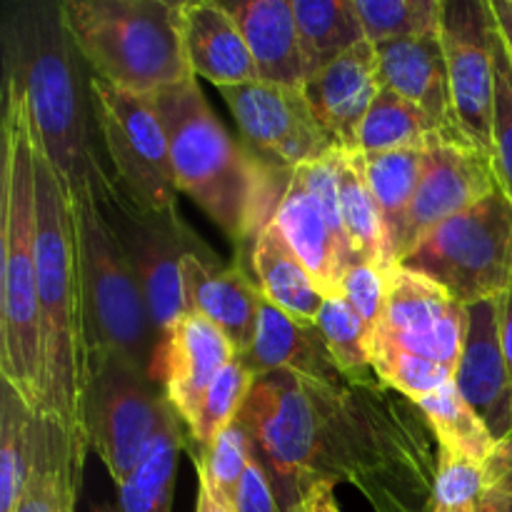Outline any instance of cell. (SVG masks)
Listing matches in <instances>:
<instances>
[{"label":"cell","mask_w":512,"mask_h":512,"mask_svg":"<svg viewBox=\"0 0 512 512\" xmlns=\"http://www.w3.org/2000/svg\"><path fill=\"white\" fill-rule=\"evenodd\" d=\"M233 512H283L268 475H265V470L255 460H250L248 473H245L243 483H240Z\"/></svg>","instance_id":"b9f144b4"},{"label":"cell","mask_w":512,"mask_h":512,"mask_svg":"<svg viewBox=\"0 0 512 512\" xmlns=\"http://www.w3.org/2000/svg\"><path fill=\"white\" fill-rule=\"evenodd\" d=\"M100 143L113 173L138 203L155 213H178L170 140L155 95L130 93L90 78Z\"/></svg>","instance_id":"8fae6325"},{"label":"cell","mask_w":512,"mask_h":512,"mask_svg":"<svg viewBox=\"0 0 512 512\" xmlns=\"http://www.w3.org/2000/svg\"><path fill=\"white\" fill-rule=\"evenodd\" d=\"M178 25L185 58L195 78L210 80L215 88L258 80L243 30L223 3L183 0L178 3Z\"/></svg>","instance_id":"7402d4cb"},{"label":"cell","mask_w":512,"mask_h":512,"mask_svg":"<svg viewBox=\"0 0 512 512\" xmlns=\"http://www.w3.org/2000/svg\"><path fill=\"white\" fill-rule=\"evenodd\" d=\"M238 358L233 343L203 315L183 313L160 348V383L188 425L215 378Z\"/></svg>","instance_id":"ffe728a7"},{"label":"cell","mask_w":512,"mask_h":512,"mask_svg":"<svg viewBox=\"0 0 512 512\" xmlns=\"http://www.w3.org/2000/svg\"><path fill=\"white\" fill-rule=\"evenodd\" d=\"M428 163L430 148H405L363 155L365 178H368L370 190H373L375 200H378L380 210H383L395 265H398L405 220H408L410 205H413V198L418 193V185L423 180Z\"/></svg>","instance_id":"f1b7e54d"},{"label":"cell","mask_w":512,"mask_h":512,"mask_svg":"<svg viewBox=\"0 0 512 512\" xmlns=\"http://www.w3.org/2000/svg\"><path fill=\"white\" fill-rule=\"evenodd\" d=\"M3 83L23 95L33 133L68 188L100 158L98 120L88 63L75 48L60 13V0H18L5 5Z\"/></svg>","instance_id":"7a4b0ae2"},{"label":"cell","mask_w":512,"mask_h":512,"mask_svg":"<svg viewBox=\"0 0 512 512\" xmlns=\"http://www.w3.org/2000/svg\"><path fill=\"white\" fill-rule=\"evenodd\" d=\"M35 135V133H33ZM35 265H38L43 398L38 415L70 433L80 423V300L70 188L35 138Z\"/></svg>","instance_id":"5b68a950"},{"label":"cell","mask_w":512,"mask_h":512,"mask_svg":"<svg viewBox=\"0 0 512 512\" xmlns=\"http://www.w3.org/2000/svg\"><path fill=\"white\" fill-rule=\"evenodd\" d=\"M195 512H230V510L223 508L220 503H215V500L198 485V503H195Z\"/></svg>","instance_id":"c3c4849f"},{"label":"cell","mask_w":512,"mask_h":512,"mask_svg":"<svg viewBox=\"0 0 512 512\" xmlns=\"http://www.w3.org/2000/svg\"><path fill=\"white\" fill-rule=\"evenodd\" d=\"M370 363H373L375 378L380 383L405 395L413 403L453 383V373L448 368L408 353L378 333L373 335V345H370Z\"/></svg>","instance_id":"74e56055"},{"label":"cell","mask_w":512,"mask_h":512,"mask_svg":"<svg viewBox=\"0 0 512 512\" xmlns=\"http://www.w3.org/2000/svg\"><path fill=\"white\" fill-rule=\"evenodd\" d=\"M223 5L243 30L258 80L303 90L313 68L305 55L293 0H235Z\"/></svg>","instance_id":"603a6c76"},{"label":"cell","mask_w":512,"mask_h":512,"mask_svg":"<svg viewBox=\"0 0 512 512\" xmlns=\"http://www.w3.org/2000/svg\"><path fill=\"white\" fill-rule=\"evenodd\" d=\"M338 293L375 333L383 323L385 300H388V270L375 263L355 260L340 275Z\"/></svg>","instance_id":"60d3db41"},{"label":"cell","mask_w":512,"mask_h":512,"mask_svg":"<svg viewBox=\"0 0 512 512\" xmlns=\"http://www.w3.org/2000/svg\"><path fill=\"white\" fill-rule=\"evenodd\" d=\"M365 38L373 45L423 38L443 30L445 0H355Z\"/></svg>","instance_id":"d590c367"},{"label":"cell","mask_w":512,"mask_h":512,"mask_svg":"<svg viewBox=\"0 0 512 512\" xmlns=\"http://www.w3.org/2000/svg\"><path fill=\"white\" fill-rule=\"evenodd\" d=\"M500 330H503V348L508 358L510 380H512V288L500 298Z\"/></svg>","instance_id":"bcb514c9"},{"label":"cell","mask_w":512,"mask_h":512,"mask_svg":"<svg viewBox=\"0 0 512 512\" xmlns=\"http://www.w3.org/2000/svg\"><path fill=\"white\" fill-rule=\"evenodd\" d=\"M63 23L90 73L140 95L193 80L178 25L165 0H60Z\"/></svg>","instance_id":"52a82bcc"},{"label":"cell","mask_w":512,"mask_h":512,"mask_svg":"<svg viewBox=\"0 0 512 512\" xmlns=\"http://www.w3.org/2000/svg\"><path fill=\"white\" fill-rule=\"evenodd\" d=\"M253 385L255 378L238 358L210 383L198 410H195L193 420L185 425L188 428V440H185L188 453L208 450L215 443V438L238 420L240 408L248 400Z\"/></svg>","instance_id":"e575fe53"},{"label":"cell","mask_w":512,"mask_h":512,"mask_svg":"<svg viewBox=\"0 0 512 512\" xmlns=\"http://www.w3.org/2000/svg\"><path fill=\"white\" fill-rule=\"evenodd\" d=\"M465 313L468 330L453 383L503 443L512 438V380L500 330V298L465 305Z\"/></svg>","instance_id":"e0dca14e"},{"label":"cell","mask_w":512,"mask_h":512,"mask_svg":"<svg viewBox=\"0 0 512 512\" xmlns=\"http://www.w3.org/2000/svg\"><path fill=\"white\" fill-rule=\"evenodd\" d=\"M488 3L495 23H498L500 35H503L505 45H508L512 55V0H488Z\"/></svg>","instance_id":"f6af8a7d"},{"label":"cell","mask_w":512,"mask_h":512,"mask_svg":"<svg viewBox=\"0 0 512 512\" xmlns=\"http://www.w3.org/2000/svg\"><path fill=\"white\" fill-rule=\"evenodd\" d=\"M445 138L425 110L405 100L390 88H380L365 115L358 133V150L363 155L388 153V150L430 148Z\"/></svg>","instance_id":"f546056e"},{"label":"cell","mask_w":512,"mask_h":512,"mask_svg":"<svg viewBox=\"0 0 512 512\" xmlns=\"http://www.w3.org/2000/svg\"><path fill=\"white\" fill-rule=\"evenodd\" d=\"M498 185V175L488 153L463 140H435L430 145V163L405 220L398 263L425 235L463 210L473 208Z\"/></svg>","instance_id":"2e32d148"},{"label":"cell","mask_w":512,"mask_h":512,"mask_svg":"<svg viewBox=\"0 0 512 512\" xmlns=\"http://www.w3.org/2000/svg\"><path fill=\"white\" fill-rule=\"evenodd\" d=\"M378 45L363 40L333 63L315 70L303 85V95L315 120L338 150H358V133L380 93Z\"/></svg>","instance_id":"ac0fdd59"},{"label":"cell","mask_w":512,"mask_h":512,"mask_svg":"<svg viewBox=\"0 0 512 512\" xmlns=\"http://www.w3.org/2000/svg\"><path fill=\"white\" fill-rule=\"evenodd\" d=\"M250 258L265 300L298 323L315 325L323 310L325 293L273 220H268L255 235Z\"/></svg>","instance_id":"484cf974"},{"label":"cell","mask_w":512,"mask_h":512,"mask_svg":"<svg viewBox=\"0 0 512 512\" xmlns=\"http://www.w3.org/2000/svg\"><path fill=\"white\" fill-rule=\"evenodd\" d=\"M235 423L283 512L315 485H353L375 512H433L435 435L418 405L380 380L335 383L275 370Z\"/></svg>","instance_id":"6da1fadb"},{"label":"cell","mask_w":512,"mask_h":512,"mask_svg":"<svg viewBox=\"0 0 512 512\" xmlns=\"http://www.w3.org/2000/svg\"><path fill=\"white\" fill-rule=\"evenodd\" d=\"M468 330L465 305L450 298L428 275L395 265L388 270V300L383 323L375 330L398 348L428 358L453 373L460 363Z\"/></svg>","instance_id":"9a60e30c"},{"label":"cell","mask_w":512,"mask_h":512,"mask_svg":"<svg viewBox=\"0 0 512 512\" xmlns=\"http://www.w3.org/2000/svg\"><path fill=\"white\" fill-rule=\"evenodd\" d=\"M88 175L100 213L123 248L130 268L138 275L153 328L163 348L173 325L185 313L180 263L190 253L203 258H218V255L193 233L180 213H155L138 203L100 158L90 165Z\"/></svg>","instance_id":"ba28073f"},{"label":"cell","mask_w":512,"mask_h":512,"mask_svg":"<svg viewBox=\"0 0 512 512\" xmlns=\"http://www.w3.org/2000/svg\"><path fill=\"white\" fill-rule=\"evenodd\" d=\"M480 512H512V495L500 493H485V498L478 505Z\"/></svg>","instance_id":"7dc6e473"},{"label":"cell","mask_w":512,"mask_h":512,"mask_svg":"<svg viewBox=\"0 0 512 512\" xmlns=\"http://www.w3.org/2000/svg\"><path fill=\"white\" fill-rule=\"evenodd\" d=\"M338 193L345 235H348L355 260L375 263L385 270L395 268L383 210L365 178L363 153H353V150L338 153Z\"/></svg>","instance_id":"4316f807"},{"label":"cell","mask_w":512,"mask_h":512,"mask_svg":"<svg viewBox=\"0 0 512 512\" xmlns=\"http://www.w3.org/2000/svg\"><path fill=\"white\" fill-rule=\"evenodd\" d=\"M93 512H120L118 505H95Z\"/></svg>","instance_id":"f907efd6"},{"label":"cell","mask_w":512,"mask_h":512,"mask_svg":"<svg viewBox=\"0 0 512 512\" xmlns=\"http://www.w3.org/2000/svg\"><path fill=\"white\" fill-rule=\"evenodd\" d=\"M185 313L203 315L223 330L235 353H245L253 343L258 315L263 308V290L240 265H220L218 258L185 255L180 263Z\"/></svg>","instance_id":"d6986e66"},{"label":"cell","mask_w":512,"mask_h":512,"mask_svg":"<svg viewBox=\"0 0 512 512\" xmlns=\"http://www.w3.org/2000/svg\"><path fill=\"white\" fill-rule=\"evenodd\" d=\"M398 265L428 275L460 305L503 298L512 288V200L498 185L425 235Z\"/></svg>","instance_id":"9c48e42d"},{"label":"cell","mask_w":512,"mask_h":512,"mask_svg":"<svg viewBox=\"0 0 512 512\" xmlns=\"http://www.w3.org/2000/svg\"><path fill=\"white\" fill-rule=\"evenodd\" d=\"M433 512H480L478 505H470V508H435Z\"/></svg>","instance_id":"681fc988"},{"label":"cell","mask_w":512,"mask_h":512,"mask_svg":"<svg viewBox=\"0 0 512 512\" xmlns=\"http://www.w3.org/2000/svg\"><path fill=\"white\" fill-rule=\"evenodd\" d=\"M485 480L490 493L512 495V438L495 445L493 455L485 460Z\"/></svg>","instance_id":"7bdbcfd3"},{"label":"cell","mask_w":512,"mask_h":512,"mask_svg":"<svg viewBox=\"0 0 512 512\" xmlns=\"http://www.w3.org/2000/svg\"><path fill=\"white\" fill-rule=\"evenodd\" d=\"M488 493L485 463L465 455L438 448V473H435L433 510L435 508H470L480 505Z\"/></svg>","instance_id":"ab89813d"},{"label":"cell","mask_w":512,"mask_h":512,"mask_svg":"<svg viewBox=\"0 0 512 512\" xmlns=\"http://www.w3.org/2000/svg\"><path fill=\"white\" fill-rule=\"evenodd\" d=\"M238 123L243 145L275 175H290L303 163L338 150L315 120L303 90L263 80L218 88Z\"/></svg>","instance_id":"4fadbf2b"},{"label":"cell","mask_w":512,"mask_h":512,"mask_svg":"<svg viewBox=\"0 0 512 512\" xmlns=\"http://www.w3.org/2000/svg\"><path fill=\"white\" fill-rule=\"evenodd\" d=\"M35 410L0 380V512H13L28 483Z\"/></svg>","instance_id":"d6a6232c"},{"label":"cell","mask_w":512,"mask_h":512,"mask_svg":"<svg viewBox=\"0 0 512 512\" xmlns=\"http://www.w3.org/2000/svg\"><path fill=\"white\" fill-rule=\"evenodd\" d=\"M338 153L303 163L285 178L283 193L273 210V223L308 265L325 295L338 293L340 275L355 255L345 235L338 193Z\"/></svg>","instance_id":"7c38bea8"},{"label":"cell","mask_w":512,"mask_h":512,"mask_svg":"<svg viewBox=\"0 0 512 512\" xmlns=\"http://www.w3.org/2000/svg\"><path fill=\"white\" fill-rule=\"evenodd\" d=\"M290 512H340L335 503V485H315Z\"/></svg>","instance_id":"ee69618b"},{"label":"cell","mask_w":512,"mask_h":512,"mask_svg":"<svg viewBox=\"0 0 512 512\" xmlns=\"http://www.w3.org/2000/svg\"><path fill=\"white\" fill-rule=\"evenodd\" d=\"M78 263L80 370L100 355H118L160 383V338L148 300L123 248L100 213L90 175L70 188Z\"/></svg>","instance_id":"8992f818"},{"label":"cell","mask_w":512,"mask_h":512,"mask_svg":"<svg viewBox=\"0 0 512 512\" xmlns=\"http://www.w3.org/2000/svg\"><path fill=\"white\" fill-rule=\"evenodd\" d=\"M173 413L163 385L118 355H100L80 370L83 433L115 485L138 468Z\"/></svg>","instance_id":"30bf717a"},{"label":"cell","mask_w":512,"mask_h":512,"mask_svg":"<svg viewBox=\"0 0 512 512\" xmlns=\"http://www.w3.org/2000/svg\"><path fill=\"white\" fill-rule=\"evenodd\" d=\"M195 470H198V485L223 508L233 512L235 495L243 483L248 465L253 460L250 438L238 423L225 428L203 453H190Z\"/></svg>","instance_id":"8d00e7d4"},{"label":"cell","mask_w":512,"mask_h":512,"mask_svg":"<svg viewBox=\"0 0 512 512\" xmlns=\"http://www.w3.org/2000/svg\"><path fill=\"white\" fill-rule=\"evenodd\" d=\"M378 58L383 88L395 90L405 100L425 110L448 140L468 143L460 135L458 120H455L443 33L378 45Z\"/></svg>","instance_id":"44dd1931"},{"label":"cell","mask_w":512,"mask_h":512,"mask_svg":"<svg viewBox=\"0 0 512 512\" xmlns=\"http://www.w3.org/2000/svg\"><path fill=\"white\" fill-rule=\"evenodd\" d=\"M238 360L255 380L275 370H290L325 383L345 378L330 358L318 325L298 323L288 313L275 308L270 300H263L253 343L238 355Z\"/></svg>","instance_id":"d4e9b609"},{"label":"cell","mask_w":512,"mask_h":512,"mask_svg":"<svg viewBox=\"0 0 512 512\" xmlns=\"http://www.w3.org/2000/svg\"><path fill=\"white\" fill-rule=\"evenodd\" d=\"M495 60V100H493V140H490V160L500 188L512 200V55L500 35L498 23L493 33Z\"/></svg>","instance_id":"f35d334b"},{"label":"cell","mask_w":512,"mask_h":512,"mask_svg":"<svg viewBox=\"0 0 512 512\" xmlns=\"http://www.w3.org/2000/svg\"><path fill=\"white\" fill-rule=\"evenodd\" d=\"M3 170H0V380L38 413L43 398L38 265H35V135L23 95L3 83Z\"/></svg>","instance_id":"3957f363"},{"label":"cell","mask_w":512,"mask_h":512,"mask_svg":"<svg viewBox=\"0 0 512 512\" xmlns=\"http://www.w3.org/2000/svg\"><path fill=\"white\" fill-rule=\"evenodd\" d=\"M88 438L35 413L28 483L13 512H75Z\"/></svg>","instance_id":"cb8c5ba5"},{"label":"cell","mask_w":512,"mask_h":512,"mask_svg":"<svg viewBox=\"0 0 512 512\" xmlns=\"http://www.w3.org/2000/svg\"><path fill=\"white\" fill-rule=\"evenodd\" d=\"M415 405L428 420L430 430L438 440V448L465 455V458H473L478 463H485L493 455L498 440L493 438L488 425L480 420V415L470 408L468 400L460 395L455 383L435 390Z\"/></svg>","instance_id":"1f68e13d"},{"label":"cell","mask_w":512,"mask_h":512,"mask_svg":"<svg viewBox=\"0 0 512 512\" xmlns=\"http://www.w3.org/2000/svg\"><path fill=\"white\" fill-rule=\"evenodd\" d=\"M188 440V428L175 410L155 435L153 445L138 468L118 488L120 512H173L175 475H178L180 450Z\"/></svg>","instance_id":"83f0119b"},{"label":"cell","mask_w":512,"mask_h":512,"mask_svg":"<svg viewBox=\"0 0 512 512\" xmlns=\"http://www.w3.org/2000/svg\"><path fill=\"white\" fill-rule=\"evenodd\" d=\"M293 10L313 73L368 40L355 0H293Z\"/></svg>","instance_id":"4dcf8cb0"},{"label":"cell","mask_w":512,"mask_h":512,"mask_svg":"<svg viewBox=\"0 0 512 512\" xmlns=\"http://www.w3.org/2000/svg\"><path fill=\"white\" fill-rule=\"evenodd\" d=\"M443 45L458 130L490 155L493 140L495 18L488 0H445Z\"/></svg>","instance_id":"5bb4252c"},{"label":"cell","mask_w":512,"mask_h":512,"mask_svg":"<svg viewBox=\"0 0 512 512\" xmlns=\"http://www.w3.org/2000/svg\"><path fill=\"white\" fill-rule=\"evenodd\" d=\"M170 140L175 183L233 243L255 240L273 218L288 175L270 173L228 133L198 78L155 95Z\"/></svg>","instance_id":"277c9868"},{"label":"cell","mask_w":512,"mask_h":512,"mask_svg":"<svg viewBox=\"0 0 512 512\" xmlns=\"http://www.w3.org/2000/svg\"><path fill=\"white\" fill-rule=\"evenodd\" d=\"M320 335L325 340L330 358L338 365L340 373L355 383H375V370L370 363V345H373V330L360 320L340 293L325 295L323 310L318 320Z\"/></svg>","instance_id":"836d02e7"}]
</instances>
